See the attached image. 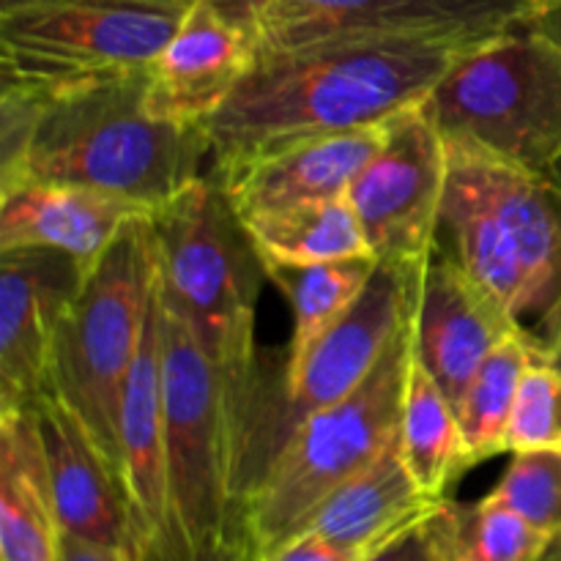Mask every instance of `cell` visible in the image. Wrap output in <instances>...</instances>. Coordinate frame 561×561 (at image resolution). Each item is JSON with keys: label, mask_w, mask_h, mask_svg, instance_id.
I'll return each mask as SVG.
<instances>
[{"label": "cell", "mask_w": 561, "mask_h": 561, "mask_svg": "<svg viewBox=\"0 0 561 561\" xmlns=\"http://www.w3.org/2000/svg\"><path fill=\"white\" fill-rule=\"evenodd\" d=\"M422 272L378 263L348 316L299 362L266 367L261 356L233 420L230 491L236 510L257 491L285 444L307 420L365 383L394 334L414 318Z\"/></svg>", "instance_id": "obj_5"}, {"label": "cell", "mask_w": 561, "mask_h": 561, "mask_svg": "<svg viewBox=\"0 0 561 561\" xmlns=\"http://www.w3.org/2000/svg\"><path fill=\"white\" fill-rule=\"evenodd\" d=\"M524 332L458 263L433 250L420 279L414 354L458 411L482 362L507 337Z\"/></svg>", "instance_id": "obj_16"}, {"label": "cell", "mask_w": 561, "mask_h": 561, "mask_svg": "<svg viewBox=\"0 0 561 561\" xmlns=\"http://www.w3.org/2000/svg\"><path fill=\"white\" fill-rule=\"evenodd\" d=\"M537 3H540V0H537ZM537 3H535V5H537Z\"/></svg>", "instance_id": "obj_37"}, {"label": "cell", "mask_w": 561, "mask_h": 561, "mask_svg": "<svg viewBox=\"0 0 561 561\" xmlns=\"http://www.w3.org/2000/svg\"><path fill=\"white\" fill-rule=\"evenodd\" d=\"M535 359H542L529 334L518 332L504 340L480 365L458 405L471 466L507 453V427L513 416L520 378Z\"/></svg>", "instance_id": "obj_25"}, {"label": "cell", "mask_w": 561, "mask_h": 561, "mask_svg": "<svg viewBox=\"0 0 561 561\" xmlns=\"http://www.w3.org/2000/svg\"><path fill=\"white\" fill-rule=\"evenodd\" d=\"M38 436L53 485L60 531L118 548L140 561L148 542L137 510L107 455L99 449L80 416L55 394H42L33 405Z\"/></svg>", "instance_id": "obj_14"}, {"label": "cell", "mask_w": 561, "mask_h": 561, "mask_svg": "<svg viewBox=\"0 0 561 561\" xmlns=\"http://www.w3.org/2000/svg\"><path fill=\"white\" fill-rule=\"evenodd\" d=\"M387 121L323 135L244 164L222 179L241 219L305 201L345 195L356 175L387 142Z\"/></svg>", "instance_id": "obj_18"}, {"label": "cell", "mask_w": 561, "mask_h": 561, "mask_svg": "<svg viewBox=\"0 0 561 561\" xmlns=\"http://www.w3.org/2000/svg\"><path fill=\"white\" fill-rule=\"evenodd\" d=\"M387 142L348 186L378 263L422 268L436 250L447 186V142L420 104L387 118Z\"/></svg>", "instance_id": "obj_12"}, {"label": "cell", "mask_w": 561, "mask_h": 561, "mask_svg": "<svg viewBox=\"0 0 561 561\" xmlns=\"http://www.w3.org/2000/svg\"><path fill=\"white\" fill-rule=\"evenodd\" d=\"M436 250L488 290L551 362L561 329V190L551 175L447 142Z\"/></svg>", "instance_id": "obj_3"}, {"label": "cell", "mask_w": 561, "mask_h": 561, "mask_svg": "<svg viewBox=\"0 0 561 561\" xmlns=\"http://www.w3.org/2000/svg\"><path fill=\"white\" fill-rule=\"evenodd\" d=\"M469 44L370 36L257 55L233 96L201 126L211 148L208 175L222 181L290 146L381 124L425 102Z\"/></svg>", "instance_id": "obj_1"}, {"label": "cell", "mask_w": 561, "mask_h": 561, "mask_svg": "<svg viewBox=\"0 0 561 561\" xmlns=\"http://www.w3.org/2000/svg\"><path fill=\"white\" fill-rule=\"evenodd\" d=\"M244 225L266 266L373 255L348 192L252 214Z\"/></svg>", "instance_id": "obj_22"}, {"label": "cell", "mask_w": 561, "mask_h": 561, "mask_svg": "<svg viewBox=\"0 0 561 561\" xmlns=\"http://www.w3.org/2000/svg\"><path fill=\"white\" fill-rule=\"evenodd\" d=\"M121 469L148 540H170L168 453L162 392V299L151 301L140 351L121 400Z\"/></svg>", "instance_id": "obj_19"}, {"label": "cell", "mask_w": 561, "mask_h": 561, "mask_svg": "<svg viewBox=\"0 0 561 561\" xmlns=\"http://www.w3.org/2000/svg\"><path fill=\"white\" fill-rule=\"evenodd\" d=\"M244 27L257 55L337 38L482 42L526 20L537 0H208Z\"/></svg>", "instance_id": "obj_11"}, {"label": "cell", "mask_w": 561, "mask_h": 561, "mask_svg": "<svg viewBox=\"0 0 561 561\" xmlns=\"http://www.w3.org/2000/svg\"><path fill=\"white\" fill-rule=\"evenodd\" d=\"M378 261L367 257H345V261L321 263H285L266 266L268 283L283 290L294 310V334H290L285 365L299 362L334 323L343 321L351 307L359 301L376 274Z\"/></svg>", "instance_id": "obj_24"}, {"label": "cell", "mask_w": 561, "mask_h": 561, "mask_svg": "<svg viewBox=\"0 0 561 561\" xmlns=\"http://www.w3.org/2000/svg\"><path fill=\"white\" fill-rule=\"evenodd\" d=\"M507 471L488 496L524 515L537 529L561 531V449L510 453Z\"/></svg>", "instance_id": "obj_27"}, {"label": "cell", "mask_w": 561, "mask_h": 561, "mask_svg": "<svg viewBox=\"0 0 561 561\" xmlns=\"http://www.w3.org/2000/svg\"><path fill=\"white\" fill-rule=\"evenodd\" d=\"M257 58L255 42L208 0H186L173 38L146 71L153 118L203 126L239 88Z\"/></svg>", "instance_id": "obj_15"}, {"label": "cell", "mask_w": 561, "mask_h": 561, "mask_svg": "<svg viewBox=\"0 0 561 561\" xmlns=\"http://www.w3.org/2000/svg\"><path fill=\"white\" fill-rule=\"evenodd\" d=\"M529 22L531 27H537L542 36L551 38V42L561 49V0H540V3L531 9Z\"/></svg>", "instance_id": "obj_33"}, {"label": "cell", "mask_w": 561, "mask_h": 561, "mask_svg": "<svg viewBox=\"0 0 561 561\" xmlns=\"http://www.w3.org/2000/svg\"><path fill=\"white\" fill-rule=\"evenodd\" d=\"M208 164L201 126L148 113L146 75L49 102L0 91V190L25 181L85 186L153 214Z\"/></svg>", "instance_id": "obj_2"}, {"label": "cell", "mask_w": 561, "mask_h": 561, "mask_svg": "<svg viewBox=\"0 0 561 561\" xmlns=\"http://www.w3.org/2000/svg\"><path fill=\"white\" fill-rule=\"evenodd\" d=\"M400 453L416 485L431 499H447L449 485L471 469L458 411L416 354L405 387Z\"/></svg>", "instance_id": "obj_23"}, {"label": "cell", "mask_w": 561, "mask_h": 561, "mask_svg": "<svg viewBox=\"0 0 561 561\" xmlns=\"http://www.w3.org/2000/svg\"><path fill=\"white\" fill-rule=\"evenodd\" d=\"M411 362L414 318L394 334L356 392L318 411L285 444L257 491L239 510L257 561L299 535L345 480L398 438Z\"/></svg>", "instance_id": "obj_9"}, {"label": "cell", "mask_w": 561, "mask_h": 561, "mask_svg": "<svg viewBox=\"0 0 561 561\" xmlns=\"http://www.w3.org/2000/svg\"><path fill=\"white\" fill-rule=\"evenodd\" d=\"M365 551L337 546V542L307 529L290 537L288 542H283L277 551H272L261 561H365Z\"/></svg>", "instance_id": "obj_31"}, {"label": "cell", "mask_w": 561, "mask_h": 561, "mask_svg": "<svg viewBox=\"0 0 561 561\" xmlns=\"http://www.w3.org/2000/svg\"><path fill=\"white\" fill-rule=\"evenodd\" d=\"M548 175H551V179L557 181V184H559V190H561V159H559L557 164H553L551 170H548Z\"/></svg>", "instance_id": "obj_36"}, {"label": "cell", "mask_w": 561, "mask_h": 561, "mask_svg": "<svg viewBox=\"0 0 561 561\" xmlns=\"http://www.w3.org/2000/svg\"><path fill=\"white\" fill-rule=\"evenodd\" d=\"M157 285L151 217H137L85 272L60 318L49 359L47 392L80 416L121 477V400Z\"/></svg>", "instance_id": "obj_6"}, {"label": "cell", "mask_w": 561, "mask_h": 561, "mask_svg": "<svg viewBox=\"0 0 561 561\" xmlns=\"http://www.w3.org/2000/svg\"><path fill=\"white\" fill-rule=\"evenodd\" d=\"M551 362H553V365L561 367V329H559L557 343H553V348H551Z\"/></svg>", "instance_id": "obj_35"}, {"label": "cell", "mask_w": 561, "mask_h": 561, "mask_svg": "<svg viewBox=\"0 0 561 561\" xmlns=\"http://www.w3.org/2000/svg\"><path fill=\"white\" fill-rule=\"evenodd\" d=\"M540 561H561V531L551 535V540H548V548L542 551Z\"/></svg>", "instance_id": "obj_34"}, {"label": "cell", "mask_w": 561, "mask_h": 561, "mask_svg": "<svg viewBox=\"0 0 561 561\" xmlns=\"http://www.w3.org/2000/svg\"><path fill=\"white\" fill-rule=\"evenodd\" d=\"M186 0H3L0 82L49 102L146 75Z\"/></svg>", "instance_id": "obj_7"}, {"label": "cell", "mask_w": 561, "mask_h": 561, "mask_svg": "<svg viewBox=\"0 0 561 561\" xmlns=\"http://www.w3.org/2000/svg\"><path fill=\"white\" fill-rule=\"evenodd\" d=\"M561 449V367L535 359L520 378L507 427V453Z\"/></svg>", "instance_id": "obj_28"}, {"label": "cell", "mask_w": 561, "mask_h": 561, "mask_svg": "<svg viewBox=\"0 0 561 561\" xmlns=\"http://www.w3.org/2000/svg\"><path fill=\"white\" fill-rule=\"evenodd\" d=\"M137 217L151 214L85 186L25 181L0 190V252L49 247L80 261L88 272Z\"/></svg>", "instance_id": "obj_17"}, {"label": "cell", "mask_w": 561, "mask_h": 561, "mask_svg": "<svg viewBox=\"0 0 561 561\" xmlns=\"http://www.w3.org/2000/svg\"><path fill=\"white\" fill-rule=\"evenodd\" d=\"M442 499H431L405 466L400 453V433L376 460L345 480L301 531H316L337 546L370 553L403 526L436 507Z\"/></svg>", "instance_id": "obj_21"}, {"label": "cell", "mask_w": 561, "mask_h": 561, "mask_svg": "<svg viewBox=\"0 0 561 561\" xmlns=\"http://www.w3.org/2000/svg\"><path fill=\"white\" fill-rule=\"evenodd\" d=\"M140 561H257L252 542L247 537L244 524L233 526L225 531L222 537L203 542V546L192 548V551H175V548L164 546V542L148 540L142 546Z\"/></svg>", "instance_id": "obj_30"}, {"label": "cell", "mask_w": 561, "mask_h": 561, "mask_svg": "<svg viewBox=\"0 0 561 561\" xmlns=\"http://www.w3.org/2000/svg\"><path fill=\"white\" fill-rule=\"evenodd\" d=\"M551 535L491 496L458 504L453 561H540Z\"/></svg>", "instance_id": "obj_26"}, {"label": "cell", "mask_w": 561, "mask_h": 561, "mask_svg": "<svg viewBox=\"0 0 561 561\" xmlns=\"http://www.w3.org/2000/svg\"><path fill=\"white\" fill-rule=\"evenodd\" d=\"M58 561H137L118 548L99 546V542L82 540V537L60 531V557Z\"/></svg>", "instance_id": "obj_32"}, {"label": "cell", "mask_w": 561, "mask_h": 561, "mask_svg": "<svg viewBox=\"0 0 561 561\" xmlns=\"http://www.w3.org/2000/svg\"><path fill=\"white\" fill-rule=\"evenodd\" d=\"M159 294L217 365L230 431L257 370L255 312L266 263L217 179L201 175L151 214Z\"/></svg>", "instance_id": "obj_4"}, {"label": "cell", "mask_w": 561, "mask_h": 561, "mask_svg": "<svg viewBox=\"0 0 561 561\" xmlns=\"http://www.w3.org/2000/svg\"><path fill=\"white\" fill-rule=\"evenodd\" d=\"M422 110L444 142L548 173L561 159V49L526 16L460 49Z\"/></svg>", "instance_id": "obj_8"}, {"label": "cell", "mask_w": 561, "mask_h": 561, "mask_svg": "<svg viewBox=\"0 0 561 561\" xmlns=\"http://www.w3.org/2000/svg\"><path fill=\"white\" fill-rule=\"evenodd\" d=\"M60 524L33 409L0 414V561H58Z\"/></svg>", "instance_id": "obj_20"}, {"label": "cell", "mask_w": 561, "mask_h": 561, "mask_svg": "<svg viewBox=\"0 0 561 561\" xmlns=\"http://www.w3.org/2000/svg\"><path fill=\"white\" fill-rule=\"evenodd\" d=\"M82 277V263L60 250L0 252V414L47 394L55 332Z\"/></svg>", "instance_id": "obj_13"}, {"label": "cell", "mask_w": 561, "mask_h": 561, "mask_svg": "<svg viewBox=\"0 0 561 561\" xmlns=\"http://www.w3.org/2000/svg\"><path fill=\"white\" fill-rule=\"evenodd\" d=\"M458 502L442 499L416 520L373 548L365 561H453Z\"/></svg>", "instance_id": "obj_29"}, {"label": "cell", "mask_w": 561, "mask_h": 561, "mask_svg": "<svg viewBox=\"0 0 561 561\" xmlns=\"http://www.w3.org/2000/svg\"><path fill=\"white\" fill-rule=\"evenodd\" d=\"M162 392L170 488V540L164 546L192 551L241 524L230 491L233 431L217 365L164 301Z\"/></svg>", "instance_id": "obj_10"}]
</instances>
